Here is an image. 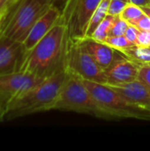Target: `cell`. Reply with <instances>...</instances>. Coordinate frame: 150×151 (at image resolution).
I'll return each mask as SVG.
<instances>
[{"label": "cell", "instance_id": "27", "mask_svg": "<svg viewBox=\"0 0 150 151\" xmlns=\"http://www.w3.org/2000/svg\"><path fill=\"white\" fill-rule=\"evenodd\" d=\"M3 15H4V12L0 14V30H1V26H2V20H3Z\"/></svg>", "mask_w": 150, "mask_h": 151}, {"label": "cell", "instance_id": "6", "mask_svg": "<svg viewBox=\"0 0 150 151\" xmlns=\"http://www.w3.org/2000/svg\"><path fill=\"white\" fill-rule=\"evenodd\" d=\"M101 0H65L61 8L60 21L67 29L68 40L85 38L88 21Z\"/></svg>", "mask_w": 150, "mask_h": 151}, {"label": "cell", "instance_id": "26", "mask_svg": "<svg viewBox=\"0 0 150 151\" xmlns=\"http://www.w3.org/2000/svg\"><path fill=\"white\" fill-rule=\"evenodd\" d=\"M141 9L143 10V12H145L146 15H148L149 17H150V5H149V6H143V7H141Z\"/></svg>", "mask_w": 150, "mask_h": 151}, {"label": "cell", "instance_id": "12", "mask_svg": "<svg viewBox=\"0 0 150 151\" xmlns=\"http://www.w3.org/2000/svg\"><path fill=\"white\" fill-rule=\"evenodd\" d=\"M80 42L86 51L103 70L107 69L122 54L104 42L92 38H85Z\"/></svg>", "mask_w": 150, "mask_h": 151}, {"label": "cell", "instance_id": "25", "mask_svg": "<svg viewBox=\"0 0 150 151\" xmlns=\"http://www.w3.org/2000/svg\"><path fill=\"white\" fill-rule=\"evenodd\" d=\"M13 1L14 0H0V12H4Z\"/></svg>", "mask_w": 150, "mask_h": 151}, {"label": "cell", "instance_id": "9", "mask_svg": "<svg viewBox=\"0 0 150 151\" xmlns=\"http://www.w3.org/2000/svg\"><path fill=\"white\" fill-rule=\"evenodd\" d=\"M26 53L22 42L0 33V75L21 72Z\"/></svg>", "mask_w": 150, "mask_h": 151}, {"label": "cell", "instance_id": "23", "mask_svg": "<svg viewBox=\"0 0 150 151\" xmlns=\"http://www.w3.org/2000/svg\"><path fill=\"white\" fill-rule=\"evenodd\" d=\"M141 31H150V17L144 15L135 25Z\"/></svg>", "mask_w": 150, "mask_h": 151}, {"label": "cell", "instance_id": "28", "mask_svg": "<svg viewBox=\"0 0 150 151\" xmlns=\"http://www.w3.org/2000/svg\"><path fill=\"white\" fill-rule=\"evenodd\" d=\"M147 33H148V35H149V38L150 40V31H147Z\"/></svg>", "mask_w": 150, "mask_h": 151}, {"label": "cell", "instance_id": "21", "mask_svg": "<svg viewBox=\"0 0 150 151\" xmlns=\"http://www.w3.org/2000/svg\"><path fill=\"white\" fill-rule=\"evenodd\" d=\"M127 4L128 0H111L108 14L118 16Z\"/></svg>", "mask_w": 150, "mask_h": 151}, {"label": "cell", "instance_id": "8", "mask_svg": "<svg viewBox=\"0 0 150 151\" xmlns=\"http://www.w3.org/2000/svg\"><path fill=\"white\" fill-rule=\"evenodd\" d=\"M46 79V78H45ZM44 79L24 72L0 75V122L4 119L10 104Z\"/></svg>", "mask_w": 150, "mask_h": 151}, {"label": "cell", "instance_id": "13", "mask_svg": "<svg viewBox=\"0 0 150 151\" xmlns=\"http://www.w3.org/2000/svg\"><path fill=\"white\" fill-rule=\"evenodd\" d=\"M110 86V85H109ZM132 103L150 111V88L135 81L131 83L111 86Z\"/></svg>", "mask_w": 150, "mask_h": 151}, {"label": "cell", "instance_id": "7", "mask_svg": "<svg viewBox=\"0 0 150 151\" xmlns=\"http://www.w3.org/2000/svg\"><path fill=\"white\" fill-rule=\"evenodd\" d=\"M65 68L83 80L105 84L104 70L82 47L80 41L68 40Z\"/></svg>", "mask_w": 150, "mask_h": 151}, {"label": "cell", "instance_id": "14", "mask_svg": "<svg viewBox=\"0 0 150 151\" xmlns=\"http://www.w3.org/2000/svg\"><path fill=\"white\" fill-rule=\"evenodd\" d=\"M111 4V0H101L100 4L93 12L88 25V28L86 31L85 38H88L92 35L97 26L103 20V19L108 15L109 6ZM84 38V39H85Z\"/></svg>", "mask_w": 150, "mask_h": 151}, {"label": "cell", "instance_id": "11", "mask_svg": "<svg viewBox=\"0 0 150 151\" xmlns=\"http://www.w3.org/2000/svg\"><path fill=\"white\" fill-rule=\"evenodd\" d=\"M61 9L57 5H50L44 13L36 20L27 38L23 42L26 52L32 50L38 42H40L50 29L60 21Z\"/></svg>", "mask_w": 150, "mask_h": 151}, {"label": "cell", "instance_id": "18", "mask_svg": "<svg viewBox=\"0 0 150 151\" xmlns=\"http://www.w3.org/2000/svg\"><path fill=\"white\" fill-rule=\"evenodd\" d=\"M103 42L105 44L111 46V48L115 49L118 51H123L128 48H131L133 46H135V44L130 42L125 35H119V36H108Z\"/></svg>", "mask_w": 150, "mask_h": 151}, {"label": "cell", "instance_id": "15", "mask_svg": "<svg viewBox=\"0 0 150 151\" xmlns=\"http://www.w3.org/2000/svg\"><path fill=\"white\" fill-rule=\"evenodd\" d=\"M120 52L138 64H150V47L149 46L135 45Z\"/></svg>", "mask_w": 150, "mask_h": 151}, {"label": "cell", "instance_id": "10", "mask_svg": "<svg viewBox=\"0 0 150 151\" xmlns=\"http://www.w3.org/2000/svg\"><path fill=\"white\" fill-rule=\"evenodd\" d=\"M140 64L121 54L104 70L106 85L119 86L137 81Z\"/></svg>", "mask_w": 150, "mask_h": 151}, {"label": "cell", "instance_id": "16", "mask_svg": "<svg viewBox=\"0 0 150 151\" xmlns=\"http://www.w3.org/2000/svg\"><path fill=\"white\" fill-rule=\"evenodd\" d=\"M144 15H145V12H143L141 7L136 4H131V3H128L118 16L124 20H126L129 25L135 26L136 23Z\"/></svg>", "mask_w": 150, "mask_h": 151}, {"label": "cell", "instance_id": "1", "mask_svg": "<svg viewBox=\"0 0 150 151\" xmlns=\"http://www.w3.org/2000/svg\"><path fill=\"white\" fill-rule=\"evenodd\" d=\"M67 42V29L59 21L26 53L21 72L45 79L63 70Z\"/></svg>", "mask_w": 150, "mask_h": 151}, {"label": "cell", "instance_id": "2", "mask_svg": "<svg viewBox=\"0 0 150 151\" xmlns=\"http://www.w3.org/2000/svg\"><path fill=\"white\" fill-rule=\"evenodd\" d=\"M68 74L64 68L19 96L10 104L4 121L52 111Z\"/></svg>", "mask_w": 150, "mask_h": 151}, {"label": "cell", "instance_id": "5", "mask_svg": "<svg viewBox=\"0 0 150 151\" xmlns=\"http://www.w3.org/2000/svg\"><path fill=\"white\" fill-rule=\"evenodd\" d=\"M53 110L88 114L96 118L109 119L84 84L82 79L71 73H69L63 84Z\"/></svg>", "mask_w": 150, "mask_h": 151}, {"label": "cell", "instance_id": "4", "mask_svg": "<svg viewBox=\"0 0 150 151\" xmlns=\"http://www.w3.org/2000/svg\"><path fill=\"white\" fill-rule=\"evenodd\" d=\"M108 119H133L150 121V111L132 103L111 86L83 80Z\"/></svg>", "mask_w": 150, "mask_h": 151}, {"label": "cell", "instance_id": "17", "mask_svg": "<svg viewBox=\"0 0 150 151\" xmlns=\"http://www.w3.org/2000/svg\"><path fill=\"white\" fill-rule=\"evenodd\" d=\"M116 18H117V16L108 14L103 19V20L97 26V27L95 28V30L94 31L92 35L88 38H92L95 41L103 42L109 36L110 30H111V26H112L113 22L115 21Z\"/></svg>", "mask_w": 150, "mask_h": 151}, {"label": "cell", "instance_id": "20", "mask_svg": "<svg viewBox=\"0 0 150 151\" xmlns=\"http://www.w3.org/2000/svg\"><path fill=\"white\" fill-rule=\"evenodd\" d=\"M137 81L150 88V64H140Z\"/></svg>", "mask_w": 150, "mask_h": 151}, {"label": "cell", "instance_id": "19", "mask_svg": "<svg viewBox=\"0 0 150 151\" xmlns=\"http://www.w3.org/2000/svg\"><path fill=\"white\" fill-rule=\"evenodd\" d=\"M129 24L121 19L119 16H117L115 21L113 22L111 28L110 30L109 36H119V35H125V33L128 27Z\"/></svg>", "mask_w": 150, "mask_h": 151}, {"label": "cell", "instance_id": "22", "mask_svg": "<svg viewBox=\"0 0 150 151\" xmlns=\"http://www.w3.org/2000/svg\"><path fill=\"white\" fill-rule=\"evenodd\" d=\"M141 30L133 26V25H129L126 33H125V37L132 43L135 44L136 45V42H137V38L139 36V34H140Z\"/></svg>", "mask_w": 150, "mask_h": 151}, {"label": "cell", "instance_id": "24", "mask_svg": "<svg viewBox=\"0 0 150 151\" xmlns=\"http://www.w3.org/2000/svg\"><path fill=\"white\" fill-rule=\"evenodd\" d=\"M128 3L136 4V5H138L140 7L150 5V0H128Z\"/></svg>", "mask_w": 150, "mask_h": 151}, {"label": "cell", "instance_id": "3", "mask_svg": "<svg viewBox=\"0 0 150 151\" xmlns=\"http://www.w3.org/2000/svg\"><path fill=\"white\" fill-rule=\"evenodd\" d=\"M50 6L42 0H14L4 12L0 33L23 43L36 20Z\"/></svg>", "mask_w": 150, "mask_h": 151}, {"label": "cell", "instance_id": "29", "mask_svg": "<svg viewBox=\"0 0 150 151\" xmlns=\"http://www.w3.org/2000/svg\"><path fill=\"white\" fill-rule=\"evenodd\" d=\"M1 13H3V12H0V14H1Z\"/></svg>", "mask_w": 150, "mask_h": 151}]
</instances>
